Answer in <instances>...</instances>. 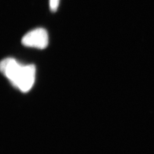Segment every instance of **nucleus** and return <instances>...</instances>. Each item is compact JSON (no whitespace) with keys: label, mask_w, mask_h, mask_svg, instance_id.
I'll use <instances>...</instances> for the list:
<instances>
[{"label":"nucleus","mask_w":154,"mask_h":154,"mask_svg":"<svg viewBox=\"0 0 154 154\" xmlns=\"http://www.w3.org/2000/svg\"><path fill=\"white\" fill-rule=\"evenodd\" d=\"M1 70L13 84L22 92L29 91L35 82L36 68L34 65H22L12 58L1 62Z\"/></svg>","instance_id":"1"},{"label":"nucleus","mask_w":154,"mask_h":154,"mask_svg":"<svg viewBox=\"0 0 154 154\" xmlns=\"http://www.w3.org/2000/svg\"><path fill=\"white\" fill-rule=\"evenodd\" d=\"M21 42L26 47L44 49L49 44L48 33L44 28L33 29L22 37Z\"/></svg>","instance_id":"2"},{"label":"nucleus","mask_w":154,"mask_h":154,"mask_svg":"<svg viewBox=\"0 0 154 154\" xmlns=\"http://www.w3.org/2000/svg\"><path fill=\"white\" fill-rule=\"evenodd\" d=\"M60 0H49V6L50 11L52 12H55L57 11Z\"/></svg>","instance_id":"3"}]
</instances>
